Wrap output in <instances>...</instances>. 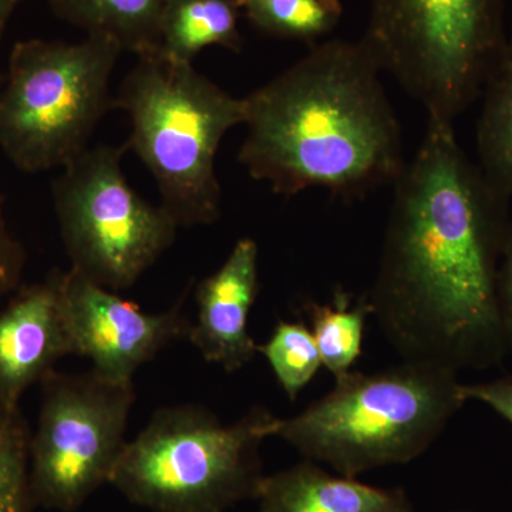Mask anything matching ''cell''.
<instances>
[{
  "label": "cell",
  "instance_id": "1",
  "mask_svg": "<svg viewBox=\"0 0 512 512\" xmlns=\"http://www.w3.org/2000/svg\"><path fill=\"white\" fill-rule=\"evenodd\" d=\"M394 185L382 255L367 301L403 360L448 369L503 362L498 266L510 201L464 153L454 123L427 119Z\"/></svg>",
  "mask_w": 512,
  "mask_h": 512
},
{
  "label": "cell",
  "instance_id": "2",
  "mask_svg": "<svg viewBox=\"0 0 512 512\" xmlns=\"http://www.w3.org/2000/svg\"><path fill=\"white\" fill-rule=\"evenodd\" d=\"M362 39L328 40L244 97L238 161L275 194L322 188L342 198L394 184L403 134Z\"/></svg>",
  "mask_w": 512,
  "mask_h": 512
},
{
  "label": "cell",
  "instance_id": "3",
  "mask_svg": "<svg viewBox=\"0 0 512 512\" xmlns=\"http://www.w3.org/2000/svg\"><path fill=\"white\" fill-rule=\"evenodd\" d=\"M463 384L456 370L412 360L377 373L350 370L303 412L275 417L269 437L346 477L403 466L426 453L467 403Z\"/></svg>",
  "mask_w": 512,
  "mask_h": 512
},
{
  "label": "cell",
  "instance_id": "4",
  "mask_svg": "<svg viewBox=\"0 0 512 512\" xmlns=\"http://www.w3.org/2000/svg\"><path fill=\"white\" fill-rule=\"evenodd\" d=\"M113 110L130 119L127 148L153 175L161 205L180 228L218 221L217 154L228 131L244 124V97L156 52L137 57L113 96Z\"/></svg>",
  "mask_w": 512,
  "mask_h": 512
},
{
  "label": "cell",
  "instance_id": "5",
  "mask_svg": "<svg viewBox=\"0 0 512 512\" xmlns=\"http://www.w3.org/2000/svg\"><path fill=\"white\" fill-rule=\"evenodd\" d=\"M275 417L255 406L224 424L200 404L163 407L127 441L109 484L151 512H227L255 500Z\"/></svg>",
  "mask_w": 512,
  "mask_h": 512
},
{
  "label": "cell",
  "instance_id": "6",
  "mask_svg": "<svg viewBox=\"0 0 512 512\" xmlns=\"http://www.w3.org/2000/svg\"><path fill=\"white\" fill-rule=\"evenodd\" d=\"M123 53L109 37L16 42L0 76V150L23 173L63 168L113 110L111 74Z\"/></svg>",
  "mask_w": 512,
  "mask_h": 512
},
{
  "label": "cell",
  "instance_id": "7",
  "mask_svg": "<svg viewBox=\"0 0 512 512\" xmlns=\"http://www.w3.org/2000/svg\"><path fill=\"white\" fill-rule=\"evenodd\" d=\"M360 39L427 119L454 123L507 46L505 0H370Z\"/></svg>",
  "mask_w": 512,
  "mask_h": 512
},
{
  "label": "cell",
  "instance_id": "8",
  "mask_svg": "<svg viewBox=\"0 0 512 512\" xmlns=\"http://www.w3.org/2000/svg\"><path fill=\"white\" fill-rule=\"evenodd\" d=\"M123 146L87 147L52 184L53 204L72 266L109 291L131 288L174 244L180 225L163 205L128 184Z\"/></svg>",
  "mask_w": 512,
  "mask_h": 512
},
{
  "label": "cell",
  "instance_id": "9",
  "mask_svg": "<svg viewBox=\"0 0 512 512\" xmlns=\"http://www.w3.org/2000/svg\"><path fill=\"white\" fill-rule=\"evenodd\" d=\"M42 403L29 441L35 507L73 512L109 484L126 446L134 384L94 373L52 372L40 383Z\"/></svg>",
  "mask_w": 512,
  "mask_h": 512
},
{
  "label": "cell",
  "instance_id": "10",
  "mask_svg": "<svg viewBox=\"0 0 512 512\" xmlns=\"http://www.w3.org/2000/svg\"><path fill=\"white\" fill-rule=\"evenodd\" d=\"M60 303L72 355L92 360L93 372L113 383H133L144 363L191 328L181 303L147 313L72 268L60 271Z\"/></svg>",
  "mask_w": 512,
  "mask_h": 512
},
{
  "label": "cell",
  "instance_id": "11",
  "mask_svg": "<svg viewBox=\"0 0 512 512\" xmlns=\"http://www.w3.org/2000/svg\"><path fill=\"white\" fill-rule=\"evenodd\" d=\"M72 355L60 303V269L22 286L0 308V400L20 404L33 384Z\"/></svg>",
  "mask_w": 512,
  "mask_h": 512
},
{
  "label": "cell",
  "instance_id": "12",
  "mask_svg": "<svg viewBox=\"0 0 512 512\" xmlns=\"http://www.w3.org/2000/svg\"><path fill=\"white\" fill-rule=\"evenodd\" d=\"M259 286L258 244L252 238H242L195 292L197 320L188 339L207 362L225 372H238L258 355L248 320Z\"/></svg>",
  "mask_w": 512,
  "mask_h": 512
},
{
  "label": "cell",
  "instance_id": "13",
  "mask_svg": "<svg viewBox=\"0 0 512 512\" xmlns=\"http://www.w3.org/2000/svg\"><path fill=\"white\" fill-rule=\"evenodd\" d=\"M255 501L258 512H416L403 488L376 487L332 474L306 458L264 476Z\"/></svg>",
  "mask_w": 512,
  "mask_h": 512
},
{
  "label": "cell",
  "instance_id": "14",
  "mask_svg": "<svg viewBox=\"0 0 512 512\" xmlns=\"http://www.w3.org/2000/svg\"><path fill=\"white\" fill-rule=\"evenodd\" d=\"M241 15L239 0H167L157 52L190 64L207 47L239 53L244 45Z\"/></svg>",
  "mask_w": 512,
  "mask_h": 512
},
{
  "label": "cell",
  "instance_id": "15",
  "mask_svg": "<svg viewBox=\"0 0 512 512\" xmlns=\"http://www.w3.org/2000/svg\"><path fill=\"white\" fill-rule=\"evenodd\" d=\"M57 18L86 35L109 37L123 52L144 56L160 45L167 0H47Z\"/></svg>",
  "mask_w": 512,
  "mask_h": 512
},
{
  "label": "cell",
  "instance_id": "16",
  "mask_svg": "<svg viewBox=\"0 0 512 512\" xmlns=\"http://www.w3.org/2000/svg\"><path fill=\"white\" fill-rule=\"evenodd\" d=\"M477 121L480 170L488 183L512 200V29L503 55L481 92Z\"/></svg>",
  "mask_w": 512,
  "mask_h": 512
},
{
  "label": "cell",
  "instance_id": "17",
  "mask_svg": "<svg viewBox=\"0 0 512 512\" xmlns=\"http://www.w3.org/2000/svg\"><path fill=\"white\" fill-rule=\"evenodd\" d=\"M303 311L311 320L322 366L335 379L349 373L362 355L367 319L372 316L367 296L355 299L339 288L332 302L309 301Z\"/></svg>",
  "mask_w": 512,
  "mask_h": 512
},
{
  "label": "cell",
  "instance_id": "18",
  "mask_svg": "<svg viewBox=\"0 0 512 512\" xmlns=\"http://www.w3.org/2000/svg\"><path fill=\"white\" fill-rule=\"evenodd\" d=\"M242 15L258 32L309 45L338 28L340 0H239Z\"/></svg>",
  "mask_w": 512,
  "mask_h": 512
},
{
  "label": "cell",
  "instance_id": "19",
  "mask_svg": "<svg viewBox=\"0 0 512 512\" xmlns=\"http://www.w3.org/2000/svg\"><path fill=\"white\" fill-rule=\"evenodd\" d=\"M288 399L295 402L322 367L311 328L303 322L279 320L271 338L258 345Z\"/></svg>",
  "mask_w": 512,
  "mask_h": 512
},
{
  "label": "cell",
  "instance_id": "20",
  "mask_svg": "<svg viewBox=\"0 0 512 512\" xmlns=\"http://www.w3.org/2000/svg\"><path fill=\"white\" fill-rule=\"evenodd\" d=\"M30 431L20 404L0 400V512H32Z\"/></svg>",
  "mask_w": 512,
  "mask_h": 512
},
{
  "label": "cell",
  "instance_id": "21",
  "mask_svg": "<svg viewBox=\"0 0 512 512\" xmlns=\"http://www.w3.org/2000/svg\"><path fill=\"white\" fill-rule=\"evenodd\" d=\"M25 268V249L9 227L0 191V299L19 288Z\"/></svg>",
  "mask_w": 512,
  "mask_h": 512
},
{
  "label": "cell",
  "instance_id": "22",
  "mask_svg": "<svg viewBox=\"0 0 512 512\" xmlns=\"http://www.w3.org/2000/svg\"><path fill=\"white\" fill-rule=\"evenodd\" d=\"M467 402L483 403L512 426V375L490 382L463 384Z\"/></svg>",
  "mask_w": 512,
  "mask_h": 512
},
{
  "label": "cell",
  "instance_id": "23",
  "mask_svg": "<svg viewBox=\"0 0 512 512\" xmlns=\"http://www.w3.org/2000/svg\"><path fill=\"white\" fill-rule=\"evenodd\" d=\"M497 292L505 339L512 352V218L498 266Z\"/></svg>",
  "mask_w": 512,
  "mask_h": 512
},
{
  "label": "cell",
  "instance_id": "24",
  "mask_svg": "<svg viewBox=\"0 0 512 512\" xmlns=\"http://www.w3.org/2000/svg\"><path fill=\"white\" fill-rule=\"evenodd\" d=\"M20 2L22 0H0V45H2L6 26H8L9 20L12 18ZM0 76H2V70H0Z\"/></svg>",
  "mask_w": 512,
  "mask_h": 512
},
{
  "label": "cell",
  "instance_id": "25",
  "mask_svg": "<svg viewBox=\"0 0 512 512\" xmlns=\"http://www.w3.org/2000/svg\"><path fill=\"white\" fill-rule=\"evenodd\" d=\"M453 512H471V511H453Z\"/></svg>",
  "mask_w": 512,
  "mask_h": 512
}]
</instances>
